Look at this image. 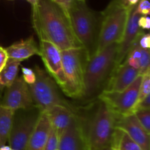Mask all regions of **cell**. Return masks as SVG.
<instances>
[{
  "label": "cell",
  "instance_id": "6da1fadb",
  "mask_svg": "<svg viewBox=\"0 0 150 150\" xmlns=\"http://www.w3.org/2000/svg\"><path fill=\"white\" fill-rule=\"evenodd\" d=\"M32 7V27L40 40L51 42L61 51L82 47L62 7L52 0H38Z\"/></svg>",
  "mask_w": 150,
  "mask_h": 150
},
{
  "label": "cell",
  "instance_id": "7a4b0ae2",
  "mask_svg": "<svg viewBox=\"0 0 150 150\" xmlns=\"http://www.w3.org/2000/svg\"><path fill=\"white\" fill-rule=\"evenodd\" d=\"M118 43L94 54L87 61L83 78V99L93 98L103 88L114 67Z\"/></svg>",
  "mask_w": 150,
  "mask_h": 150
},
{
  "label": "cell",
  "instance_id": "3957f363",
  "mask_svg": "<svg viewBox=\"0 0 150 150\" xmlns=\"http://www.w3.org/2000/svg\"><path fill=\"white\" fill-rule=\"evenodd\" d=\"M67 14L73 33L85 49L89 59L96 49L99 31L98 16L87 7L86 1L79 0H73Z\"/></svg>",
  "mask_w": 150,
  "mask_h": 150
},
{
  "label": "cell",
  "instance_id": "277c9868",
  "mask_svg": "<svg viewBox=\"0 0 150 150\" xmlns=\"http://www.w3.org/2000/svg\"><path fill=\"white\" fill-rule=\"evenodd\" d=\"M132 8L125 7L122 0L111 1L101 15L95 54L112 44L120 42Z\"/></svg>",
  "mask_w": 150,
  "mask_h": 150
},
{
  "label": "cell",
  "instance_id": "5b68a950",
  "mask_svg": "<svg viewBox=\"0 0 150 150\" xmlns=\"http://www.w3.org/2000/svg\"><path fill=\"white\" fill-rule=\"evenodd\" d=\"M62 60L65 78L62 92L70 98L82 99L85 67L89 60L86 51L82 47L63 50Z\"/></svg>",
  "mask_w": 150,
  "mask_h": 150
},
{
  "label": "cell",
  "instance_id": "8992f818",
  "mask_svg": "<svg viewBox=\"0 0 150 150\" xmlns=\"http://www.w3.org/2000/svg\"><path fill=\"white\" fill-rule=\"evenodd\" d=\"M116 120L117 117L114 113L100 100L92 117L88 123L85 122L91 149L100 150L111 146L116 130Z\"/></svg>",
  "mask_w": 150,
  "mask_h": 150
},
{
  "label": "cell",
  "instance_id": "52a82bcc",
  "mask_svg": "<svg viewBox=\"0 0 150 150\" xmlns=\"http://www.w3.org/2000/svg\"><path fill=\"white\" fill-rule=\"evenodd\" d=\"M34 70L36 75V80L32 85H29V88L35 108L41 112L47 111L55 105L72 108L61 96L58 85L46 70L38 66Z\"/></svg>",
  "mask_w": 150,
  "mask_h": 150
},
{
  "label": "cell",
  "instance_id": "ba28073f",
  "mask_svg": "<svg viewBox=\"0 0 150 150\" xmlns=\"http://www.w3.org/2000/svg\"><path fill=\"white\" fill-rule=\"evenodd\" d=\"M142 76L139 75L136 80L122 92L102 91L99 95L100 100L103 102L117 117L133 114L139 95Z\"/></svg>",
  "mask_w": 150,
  "mask_h": 150
},
{
  "label": "cell",
  "instance_id": "9c48e42d",
  "mask_svg": "<svg viewBox=\"0 0 150 150\" xmlns=\"http://www.w3.org/2000/svg\"><path fill=\"white\" fill-rule=\"evenodd\" d=\"M33 108L22 110L23 112L18 115L15 114L13 127L7 141L10 150L26 149L29 139L40 112L38 109L32 111Z\"/></svg>",
  "mask_w": 150,
  "mask_h": 150
},
{
  "label": "cell",
  "instance_id": "30bf717a",
  "mask_svg": "<svg viewBox=\"0 0 150 150\" xmlns=\"http://www.w3.org/2000/svg\"><path fill=\"white\" fill-rule=\"evenodd\" d=\"M58 150H92L85 121L78 114H75L70 126L59 135Z\"/></svg>",
  "mask_w": 150,
  "mask_h": 150
},
{
  "label": "cell",
  "instance_id": "8fae6325",
  "mask_svg": "<svg viewBox=\"0 0 150 150\" xmlns=\"http://www.w3.org/2000/svg\"><path fill=\"white\" fill-rule=\"evenodd\" d=\"M0 103L5 108L13 111L27 110L35 107L29 85L22 77H17L5 92Z\"/></svg>",
  "mask_w": 150,
  "mask_h": 150
},
{
  "label": "cell",
  "instance_id": "7c38bea8",
  "mask_svg": "<svg viewBox=\"0 0 150 150\" xmlns=\"http://www.w3.org/2000/svg\"><path fill=\"white\" fill-rule=\"evenodd\" d=\"M40 55L46 72L55 81L62 90L65 84V78L63 71L62 51L54 44L45 40L40 41Z\"/></svg>",
  "mask_w": 150,
  "mask_h": 150
},
{
  "label": "cell",
  "instance_id": "4fadbf2b",
  "mask_svg": "<svg viewBox=\"0 0 150 150\" xmlns=\"http://www.w3.org/2000/svg\"><path fill=\"white\" fill-rule=\"evenodd\" d=\"M136 7V6L133 7L130 11L124 34L118 43L114 69L125 62L133 45L136 42L140 34L143 32L139 26L138 21L141 15L137 13Z\"/></svg>",
  "mask_w": 150,
  "mask_h": 150
},
{
  "label": "cell",
  "instance_id": "5bb4252c",
  "mask_svg": "<svg viewBox=\"0 0 150 150\" xmlns=\"http://www.w3.org/2000/svg\"><path fill=\"white\" fill-rule=\"evenodd\" d=\"M139 75V70L129 65L126 61L123 62L112 70L103 91L122 92L127 89Z\"/></svg>",
  "mask_w": 150,
  "mask_h": 150
},
{
  "label": "cell",
  "instance_id": "9a60e30c",
  "mask_svg": "<svg viewBox=\"0 0 150 150\" xmlns=\"http://www.w3.org/2000/svg\"><path fill=\"white\" fill-rule=\"evenodd\" d=\"M116 127L125 132L143 150H150V133L144 130L133 114L117 117Z\"/></svg>",
  "mask_w": 150,
  "mask_h": 150
},
{
  "label": "cell",
  "instance_id": "2e32d148",
  "mask_svg": "<svg viewBox=\"0 0 150 150\" xmlns=\"http://www.w3.org/2000/svg\"><path fill=\"white\" fill-rule=\"evenodd\" d=\"M51 127V122L46 114L40 111L26 150H44Z\"/></svg>",
  "mask_w": 150,
  "mask_h": 150
},
{
  "label": "cell",
  "instance_id": "e0dca14e",
  "mask_svg": "<svg viewBox=\"0 0 150 150\" xmlns=\"http://www.w3.org/2000/svg\"><path fill=\"white\" fill-rule=\"evenodd\" d=\"M5 49L9 59L20 62L34 55H40L39 46L33 36L14 42Z\"/></svg>",
  "mask_w": 150,
  "mask_h": 150
},
{
  "label": "cell",
  "instance_id": "ac0fdd59",
  "mask_svg": "<svg viewBox=\"0 0 150 150\" xmlns=\"http://www.w3.org/2000/svg\"><path fill=\"white\" fill-rule=\"evenodd\" d=\"M42 112L46 114L51 127L58 133L59 136L70 126L76 114L73 108L63 105H55Z\"/></svg>",
  "mask_w": 150,
  "mask_h": 150
},
{
  "label": "cell",
  "instance_id": "d6986e66",
  "mask_svg": "<svg viewBox=\"0 0 150 150\" xmlns=\"http://www.w3.org/2000/svg\"><path fill=\"white\" fill-rule=\"evenodd\" d=\"M15 111L0 103V148L6 145L13 127Z\"/></svg>",
  "mask_w": 150,
  "mask_h": 150
},
{
  "label": "cell",
  "instance_id": "ffe728a7",
  "mask_svg": "<svg viewBox=\"0 0 150 150\" xmlns=\"http://www.w3.org/2000/svg\"><path fill=\"white\" fill-rule=\"evenodd\" d=\"M111 146L116 150H143L125 132L117 127L114 132Z\"/></svg>",
  "mask_w": 150,
  "mask_h": 150
},
{
  "label": "cell",
  "instance_id": "44dd1931",
  "mask_svg": "<svg viewBox=\"0 0 150 150\" xmlns=\"http://www.w3.org/2000/svg\"><path fill=\"white\" fill-rule=\"evenodd\" d=\"M20 62L9 59L5 67L0 73V89L4 90L13 83L17 78Z\"/></svg>",
  "mask_w": 150,
  "mask_h": 150
},
{
  "label": "cell",
  "instance_id": "7402d4cb",
  "mask_svg": "<svg viewBox=\"0 0 150 150\" xmlns=\"http://www.w3.org/2000/svg\"><path fill=\"white\" fill-rule=\"evenodd\" d=\"M133 114L144 130L150 133V110H136Z\"/></svg>",
  "mask_w": 150,
  "mask_h": 150
},
{
  "label": "cell",
  "instance_id": "603a6c76",
  "mask_svg": "<svg viewBox=\"0 0 150 150\" xmlns=\"http://www.w3.org/2000/svg\"><path fill=\"white\" fill-rule=\"evenodd\" d=\"M150 95V72L145 73L142 76V81L139 89V95L138 102L142 100Z\"/></svg>",
  "mask_w": 150,
  "mask_h": 150
},
{
  "label": "cell",
  "instance_id": "cb8c5ba5",
  "mask_svg": "<svg viewBox=\"0 0 150 150\" xmlns=\"http://www.w3.org/2000/svg\"><path fill=\"white\" fill-rule=\"evenodd\" d=\"M150 53L149 49H143L142 48L141 57L139 59V74L143 76L145 73L149 72L150 64Z\"/></svg>",
  "mask_w": 150,
  "mask_h": 150
},
{
  "label": "cell",
  "instance_id": "d4e9b609",
  "mask_svg": "<svg viewBox=\"0 0 150 150\" xmlns=\"http://www.w3.org/2000/svg\"><path fill=\"white\" fill-rule=\"evenodd\" d=\"M59 142V136L58 133L51 127L44 150H58Z\"/></svg>",
  "mask_w": 150,
  "mask_h": 150
},
{
  "label": "cell",
  "instance_id": "484cf974",
  "mask_svg": "<svg viewBox=\"0 0 150 150\" xmlns=\"http://www.w3.org/2000/svg\"><path fill=\"white\" fill-rule=\"evenodd\" d=\"M22 79L28 85H32L36 80V75L33 69L29 67H22Z\"/></svg>",
  "mask_w": 150,
  "mask_h": 150
},
{
  "label": "cell",
  "instance_id": "4316f807",
  "mask_svg": "<svg viewBox=\"0 0 150 150\" xmlns=\"http://www.w3.org/2000/svg\"><path fill=\"white\" fill-rule=\"evenodd\" d=\"M138 45L143 49H149L150 48V35L149 33H144L143 32L140 34L138 38Z\"/></svg>",
  "mask_w": 150,
  "mask_h": 150
},
{
  "label": "cell",
  "instance_id": "83f0119b",
  "mask_svg": "<svg viewBox=\"0 0 150 150\" xmlns=\"http://www.w3.org/2000/svg\"><path fill=\"white\" fill-rule=\"evenodd\" d=\"M138 23L139 28L142 30H149L150 29V18L149 16H141Z\"/></svg>",
  "mask_w": 150,
  "mask_h": 150
},
{
  "label": "cell",
  "instance_id": "f1b7e54d",
  "mask_svg": "<svg viewBox=\"0 0 150 150\" xmlns=\"http://www.w3.org/2000/svg\"><path fill=\"white\" fill-rule=\"evenodd\" d=\"M150 95L146 97L142 100L139 101L136 103V107H135V111L136 110H150Z\"/></svg>",
  "mask_w": 150,
  "mask_h": 150
},
{
  "label": "cell",
  "instance_id": "f546056e",
  "mask_svg": "<svg viewBox=\"0 0 150 150\" xmlns=\"http://www.w3.org/2000/svg\"><path fill=\"white\" fill-rule=\"evenodd\" d=\"M9 59L6 49L0 45V73L4 69Z\"/></svg>",
  "mask_w": 150,
  "mask_h": 150
},
{
  "label": "cell",
  "instance_id": "4dcf8cb0",
  "mask_svg": "<svg viewBox=\"0 0 150 150\" xmlns=\"http://www.w3.org/2000/svg\"><path fill=\"white\" fill-rule=\"evenodd\" d=\"M55 3H57L58 5L62 7L64 10H65L67 12L68 9L70 8V5L73 3V0H52Z\"/></svg>",
  "mask_w": 150,
  "mask_h": 150
},
{
  "label": "cell",
  "instance_id": "1f68e13d",
  "mask_svg": "<svg viewBox=\"0 0 150 150\" xmlns=\"http://www.w3.org/2000/svg\"><path fill=\"white\" fill-rule=\"evenodd\" d=\"M140 0H122V3L125 7L128 8H132L138 4Z\"/></svg>",
  "mask_w": 150,
  "mask_h": 150
},
{
  "label": "cell",
  "instance_id": "d6a6232c",
  "mask_svg": "<svg viewBox=\"0 0 150 150\" xmlns=\"http://www.w3.org/2000/svg\"><path fill=\"white\" fill-rule=\"evenodd\" d=\"M0 150H10V148L8 145H4L0 148Z\"/></svg>",
  "mask_w": 150,
  "mask_h": 150
},
{
  "label": "cell",
  "instance_id": "836d02e7",
  "mask_svg": "<svg viewBox=\"0 0 150 150\" xmlns=\"http://www.w3.org/2000/svg\"><path fill=\"white\" fill-rule=\"evenodd\" d=\"M38 0H30V2L29 3L32 4V6H33V5H35V4L38 2Z\"/></svg>",
  "mask_w": 150,
  "mask_h": 150
},
{
  "label": "cell",
  "instance_id": "e575fe53",
  "mask_svg": "<svg viewBox=\"0 0 150 150\" xmlns=\"http://www.w3.org/2000/svg\"><path fill=\"white\" fill-rule=\"evenodd\" d=\"M100 150H116V149H114V147H112V146H108V147L104 148V149H100Z\"/></svg>",
  "mask_w": 150,
  "mask_h": 150
},
{
  "label": "cell",
  "instance_id": "d590c367",
  "mask_svg": "<svg viewBox=\"0 0 150 150\" xmlns=\"http://www.w3.org/2000/svg\"><path fill=\"white\" fill-rule=\"evenodd\" d=\"M2 89H0V96H1V92H2Z\"/></svg>",
  "mask_w": 150,
  "mask_h": 150
},
{
  "label": "cell",
  "instance_id": "8d00e7d4",
  "mask_svg": "<svg viewBox=\"0 0 150 150\" xmlns=\"http://www.w3.org/2000/svg\"><path fill=\"white\" fill-rule=\"evenodd\" d=\"M79 1H86L85 0H79Z\"/></svg>",
  "mask_w": 150,
  "mask_h": 150
},
{
  "label": "cell",
  "instance_id": "74e56055",
  "mask_svg": "<svg viewBox=\"0 0 150 150\" xmlns=\"http://www.w3.org/2000/svg\"><path fill=\"white\" fill-rule=\"evenodd\" d=\"M26 1H27L28 2H30V0H26Z\"/></svg>",
  "mask_w": 150,
  "mask_h": 150
}]
</instances>
